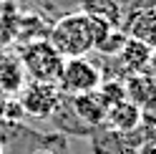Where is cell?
Listing matches in <instances>:
<instances>
[{
  "mask_svg": "<svg viewBox=\"0 0 156 154\" xmlns=\"http://www.w3.org/2000/svg\"><path fill=\"white\" fill-rule=\"evenodd\" d=\"M136 154H156V152H154L151 147H146V144H144V147H141L139 152H136Z\"/></svg>",
  "mask_w": 156,
  "mask_h": 154,
  "instance_id": "ffe728a7",
  "label": "cell"
},
{
  "mask_svg": "<svg viewBox=\"0 0 156 154\" xmlns=\"http://www.w3.org/2000/svg\"><path fill=\"white\" fill-rule=\"evenodd\" d=\"M41 5L45 10H55L58 18H61V15H68V13H76L81 8V0H41Z\"/></svg>",
  "mask_w": 156,
  "mask_h": 154,
  "instance_id": "5bb4252c",
  "label": "cell"
},
{
  "mask_svg": "<svg viewBox=\"0 0 156 154\" xmlns=\"http://www.w3.org/2000/svg\"><path fill=\"white\" fill-rule=\"evenodd\" d=\"M126 99L136 106H149V104H156V76L144 71V73H133L126 76Z\"/></svg>",
  "mask_w": 156,
  "mask_h": 154,
  "instance_id": "9c48e42d",
  "label": "cell"
},
{
  "mask_svg": "<svg viewBox=\"0 0 156 154\" xmlns=\"http://www.w3.org/2000/svg\"><path fill=\"white\" fill-rule=\"evenodd\" d=\"M149 73L156 76V51H151V61H149Z\"/></svg>",
  "mask_w": 156,
  "mask_h": 154,
  "instance_id": "d6986e66",
  "label": "cell"
},
{
  "mask_svg": "<svg viewBox=\"0 0 156 154\" xmlns=\"http://www.w3.org/2000/svg\"><path fill=\"white\" fill-rule=\"evenodd\" d=\"M18 99L23 104L25 116L33 119H51L55 116L58 106L63 104V94L58 89V83H43V81H28L23 91L18 94Z\"/></svg>",
  "mask_w": 156,
  "mask_h": 154,
  "instance_id": "277c9868",
  "label": "cell"
},
{
  "mask_svg": "<svg viewBox=\"0 0 156 154\" xmlns=\"http://www.w3.org/2000/svg\"><path fill=\"white\" fill-rule=\"evenodd\" d=\"M126 41H129V33H126L123 28H111V33L103 38V43L96 48V51L103 53V56H119L121 48L126 46Z\"/></svg>",
  "mask_w": 156,
  "mask_h": 154,
  "instance_id": "4fadbf2b",
  "label": "cell"
},
{
  "mask_svg": "<svg viewBox=\"0 0 156 154\" xmlns=\"http://www.w3.org/2000/svg\"><path fill=\"white\" fill-rule=\"evenodd\" d=\"M119 58V66L123 68L126 76H133V73H144L149 71V61H151V48L146 46L139 38H129L126 46L121 48V53L116 56Z\"/></svg>",
  "mask_w": 156,
  "mask_h": 154,
  "instance_id": "52a82bcc",
  "label": "cell"
},
{
  "mask_svg": "<svg viewBox=\"0 0 156 154\" xmlns=\"http://www.w3.org/2000/svg\"><path fill=\"white\" fill-rule=\"evenodd\" d=\"M93 154H129L126 134H119L108 127L93 129Z\"/></svg>",
  "mask_w": 156,
  "mask_h": 154,
  "instance_id": "8fae6325",
  "label": "cell"
},
{
  "mask_svg": "<svg viewBox=\"0 0 156 154\" xmlns=\"http://www.w3.org/2000/svg\"><path fill=\"white\" fill-rule=\"evenodd\" d=\"M144 144L156 152V127L154 129H144Z\"/></svg>",
  "mask_w": 156,
  "mask_h": 154,
  "instance_id": "e0dca14e",
  "label": "cell"
},
{
  "mask_svg": "<svg viewBox=\"0 0 156 154\" xmlns=\"http://www.w3.org/2000/svg\"><path fill=\"white\" fill-rule=\"evenodd\" d=\"M0 154H5V152H3V141H0Z\"/></svg>",
  "mask_w": 156,
  "mask_h": 154,
  "instance_id": "7402d4cb",
  "label": "cell"
},
{
  "mask_svg": "<svg viewBox=\"0 0 156 154\" xmlns=\"http://www.w3.org/2000/svg\"><path fill=\"white\" fill-rule=\"evenodd\" d=\"M25 116V111H23V104L18 96H8V104H5V116L8 121H18V119H23Z\"/></svg>",
  "mask_w": 156,
  "mask_h": 154,
  "instance_id": "9a60e30c",
  "label": "cell"
},
{
  "mask_svg": "<svg viewBox=\"0 0 156 154\" xmlns=\"http://www.w3.org/2000/svg\"><path fill=\"white\" fill-rule=\"evenodd\" d=\"M96 94L101 96V101L106 104V109H111V106H116V104L126 101V86H123L121 79H103L101 86L96 89Z\"/></svg>",
  "mask_w": 156,
  "mask_h": 154,
  "instance_id": "7c38bea8",
  "label": "cell"
},
{
  "mask_svg": "<svg viewBox=\"0 0 156 154\" xmlns=\"http://www.w3.org/2000/svg\"><path fill=\"white\" fill-rule=\"evenodd\" d=\"M71 109L81 124H86L88 129H98L106 124V104L101 101V96L96 91H88V94H78V96H71Z\"/></svg>",
  "mask_w": 156,
  "mask_h": 154,
  "instance_id": "8992f818",
  "label": "cell"
},
{
  "mask_svg": "<svg viewBox=\"0 0 156 154\" xmlns=\"http://www.w3.org/2000/svg\"><path fill=\"white\" fill-rule=\"evenodd\" d=\"M18 56L23 61L25 76L30 81H43V83H58V76L63 68V56L51 46L48 38L41 41H30V43H20Z\"/></svg>",
  "mask_w": 156,
  "mask_h": 154,
  "instance_id": "7a4b0ae2",
  "label": "cell"
},
{
  "mask_svg": "<svg viewBox=\"0 0 156 154\" xmlns=\"http://www.w3.org/2000/svg\"><path fill=\"white\" fill-rule=\"evenodd\" d=\"M33 154H55V152H51V149H35Z\"/></svg>",
  "mask_w": 156,
  "mask_h": 154,
  "instance_id": "44dd1931",
  "label": "cell"
},
{
  "mask_svg": "<svg viewBox=\"0 0 156 154\" xmlns=\"http://www.w3.org/2000/svg\"><path fill=\"white\" fill-rule=\"evenodd\" d=\"M101 81L103 76L98 71V66H93L88 58H66L61 76H58V89L66 96H78V94L96 91Z\"/></svg>",
  "mask_w": 156,
  "mask_h": 154,
  "instance_id": "3957f363",
  "label": "cell"
},
{
  "mask_svg": "<svg viewBox=\"0 0 156 154\" xmlns=\"http://www.w3.org/2000/svg\"><path fill=\"white\" fill-rule=\"evenodd\" d=\"M48 41L63 58H86L93 51V23L83 10L61 15L48 31Z\"/></svg>",
  "mask_w": 156,
  "mask_h": 154,
  "instance_id": "6da1fadb",
  "label": "cell"
},
{
  "mask_svg": "<svg viewBox=\"0 0 156 154\" xmlns=\"http://www.w3.org/2000/svg\"><path fill=\"white\" fill-rule=\"evenodd\" d=\"M141 127L144 129H154L156 127V104L141 106Z\"/></svg>",
  "mask_w": 156,
  "mask_h": 154,
  "instance_id": "2e32d148",
  "label": "cell"
},
{
  "mask_svg": "<svg viewBox=\"0 0 156 154\" xmlns=\"http://www.w3.org/2000/svg\"><path fill=\"white\" fill-rule=\"evenodd\" d=\"M81 10L88 18H98L113 28L123 25V10L119 0H81Z\"/></svg>",
  "mask_w": 156,
  "mask_h": 154,
  "instance_id": "30bf717a",
  "label": "cell"
},
{
  "mask_svg": "<svg viewBox=\"0 0 156 154\" xmlns=\"http://www.w3.org/2000/svg\"><path fill=\"white\" fill-rule=\"evenodd\" d=\"M103 127H108V129L119 131V134H131V131H136L141 127V109L126 99V101L116 104V106H111L106 111V124Z\"/></svg>",
  "mask_w": 156,
  "mask_h": 154,
  "instance_id": "ba28073f",
  "label": "cell"
},
{
  "mask_svg": "<svg viewBox=\"0 0 156 154\" xmlns=\"http://www.w3.org/2000/svg\"><path fill=\"white\" fill-rule=\"evenodd\" d=\"M25 83L28 76L18 51H0V91L8 96H18Z\"/></svg>",
  "mask_w": 156,
  "mask_h": 154,
  "instance_id": "5b68a950",
  "label": "cell"
},
{
  "mask_svg": "<svg viewBox=\"0 0 156 154\" xmlns=\"http://www.w3.org/2000/svg\"><path fill=\"white\" fill-rule=\"evenodd\" d=\"M5 104H8V94H3V91H0V119L5 116Z\"/></svg>",
  "mask_w": 156,
  "mask_h": 154,
  "instance_id": "ac0fdd59",
  "label": "cell"
}]
</instances>
